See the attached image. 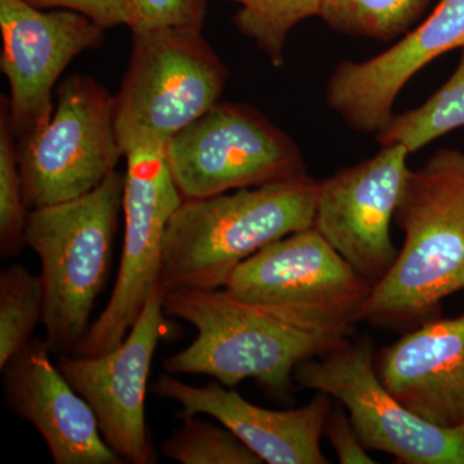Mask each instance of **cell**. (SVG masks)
I'll use <instances>...</instances> for the list:
<instances>
[{
	"mask_svg": "<svg viewBox=\"0 0 464 464\" xmlns=\"http://www.w3.org/2000/svg\"><path fill=\"white\" fill-rule=\"evenodd\" d=\"M463 48L464 0H440L422 24L389 50L335 67L326 83V105L353 130L378 134L393 118L406 83L436 58Z\"/></svg>",
	"mask_w": 464,
	"mask_h": 464,
	"instance_id": "14",
	"label": "cell"
},
{
	"mask_svg": "<svg viewBox=\"0 0 464 464\" xmlns=\"http://www.w3.org/2000/svg\"><path fill=\"white\" fill-rule=\"evenodd\" d=\"M125 159L121 267L108 306L75 350L79 356L103 355L127 337L159 285L164 235L183 201L168 167L166 148L133 149Z\"/></svg>",
	"mask_w": 464,
	"mask_h": 464,
	"instance_id": "9",
	"label": "cell"
},
{
	"mask_svg": "<svg viewBox=\"0 0 464 464\" xmlns=\"http://www.w3.org/2000/svg\"><path fill=\"white\" fill-rule=\"evenodd\" d=\"M29 208L24 197L18 166L17 143L12 132L9 103L0 99V252L16 257L25 248V227Z\"/></svg>",
	"mask_w": 464,
	"mask_h": 464,
	"instance_id": "23",
	"label": "cell"
},
{
	"mask_svg": "<svg viewBox=\"0 0 464 464\" xmlns=\"http://www.w3.org/2000/svg\"><path fill=\"white\" fill-rule=\"evenodd\" d=\"M105 32L79 12L0 0V69L11 91L9 118L17 145L50 121L58 78L79 54L101 47Z\"/></svg>",
	"mask_w": 464,
	"mask_h": 464,
	"instance_id": "10",
	"label": "cell"
},
{
	"mask_svg": "<svg viewBox=\"0 0 464 464\" xmlns=\"http://www.w3.org/2000/svg\"><path fill=\"white\" fill-rule=\"evenodd\" d=\"M124 185L125 173L115 170L78 199L29 210L25 240L41 259L43 325L52 353H74L90 329L111 265Z\"/></svg>",
	"mask_w": 464,
	"mask_h": 464,
	"instance_id": "4",
	"label": "cell"
},
{
	"mask_svg": "<svg viewBox=\"0 0 464 464\" xmlns=\"http://www.w3.org/2000/svg\"><path fill=\"white\" fill-rule=\"evenodd\" d=\"M237 3L234 24L241 35L264 52L275 67L285 63L290 30L322 14L323 0H227Z\"/></svg>",
	"mask_w": 464,
	"mask_h": 464,
	"instance_id": "21",
	"label": "cell"
},
{
	"mask_svg": "<svg viewBox=\"0 0 464 464\" xmlns=\"http://www.w3.org/2000/svg\"><path fill=\"white\" fill-rule=\"evenodd\" d=\"M164 313L197 329L185 350L164 362L170 374H203L235 389L256 380L271 392L290 389L301 362L340 346L355 324L304 308L248 301L221 289H177Z\"/></svg>",
	"mask_w": 464,
	"mask_h": 464,
	"instance_id": "1",
	"label": "cell"
},
{
	"mask_svg": "<svg viewBox=\"0 0 464 464\" xmlns=\"http://www.w3.org/2000/svg\"><path fill=\"white\" fill-rule=\"evenodd\" d=\"M463 127L464 48L450 78L422 105L393 115L386 128L377 134V141L381 146L399 143L411 154Z\"/></svg>",
	"mask_w": 464,
	"mask_h": 464,
	"instance_id": "18",
	"label": "cell"
},
{
	"mask_svg": "<svg viewBox=\"0 0 464 464\" xmlns=\"http://www.w3.org/2000/svg\"><path fill=\"white\" fill-rule=\"evenodd\" d=\"M293 381L337 400L369 451L401 464H464V429H441L405 408L378 377L368 335L301 362Z\"/></svg>",
	"mask_w": 464,
	"mask_h": 464,
	"instance_id": "8",
	"label": "cell"
},
{
	"mask_svg": "<svg viewBox=\"0 0 464 464\" xmlns=\"http://www.w3.org/2000/svg\"><path fill=\"white\" fill-rule=\"evenodd\" d=\"M160 399L181 406L179 418L209 415L230 430L243 444L267 464H328L322 436L331 413V396L316 392L306 405L273 411L252 404L218 381L191 386L172 374H161L152 384Z\"/></svg>",
	"mask_w": 464,
	"mask_h": 464,
	"instance_id": "15",
	"label": "cell"
},
{
	"mask_svg": "<svg viewBox=\"0 0 464 464\" xmlns=\"http://www.w3.org/2000/svg\"><path fill=\"white\" fill-rule=\"evenodd\" d=\"M164 456L179 464H262L261 459L224 424L197 417L183 418L161 447Z\"/></svg>",
	"mask_w": 464,
	"mask_h": 464,
	"instance_id": "22",
	"label": "cell"
},
{
	"mask_svg": "<svg viewBox=\"0 0 464 464\" xmlns=\"http://www.w3.org/2000/svg\"><path fill=\"white\" fill-rule=\"evenodd\" d=\"M50 121L17 145L29 209L78 199L125 158L115 124V96L90 75L72 74L56 91Z\"/></svg>",
	"mask_w": 464,
	"mask_h": 464,
	"instance_id": "6",
	"label": "cell"
},
{
	"mask_svg": "<svg viewBox=\"0 0 464 464\" xmlns=\"http://www.w3.org/2000/svg\"><path fill=\"white\" fill-rule=\"evenodd\" d=\"M183 199L295 179L306 172L297 142L255 106L218 101L168 142Z\"/></svg>",
	"mask_w": 464,
	"mask_h": 464,
	"instance_id": "7",
	"label": "cell"
},
{
	"mask_svg": "<svg viewBox=\"0 0 464 464\" xmlns=\"http://www.w3.org/2000/svg\"><path fill=\"white\" fill-rule=\"evenodd\" d=\"M432 0H323L324 23L350 36L391 42L405 35Z\"/></svg>",
	"mask_w": 464,
	"mask_h": 464,
	"instance_id": "19",
	"label": "cell"
},
{
	"mask_svg": "<svg viewBox=\"0 0 464 464\" xmlns=\"http://www.w3.org/2000/svg\"><path fill=\"white\" fill-rule=\"evenodd\" d=\"M324 435L331 441L341 464L377 463L357 435L350 415L343 406H333L324 426Z\"/></svg>",
	"mask_w": 464,
	"mask_h": 464,
	"instance_id": "26",
	"label": "cell"
},
{
	"mask_svg": "<svg viewBox=\"0 0 464 464\" xmlns=\"http://www.w3.org/2000/svg\"><path fill=\"white\" fill-rule=\"evenodd\" d=\"M248 301L362 322L373 286L314 227L274 241L244 261L224 286Z\"/></svg>",
	"mask_w": 464,
	"mask_h": 464,
	"instance_id": "13",
	"label": "cell"
},
{
	"mask_svg": "<svg viewBox=\"0 0 464 464\" xmlns=\"http://www.w3.org/2000/svg\"><path fill=\"white\" fill-rule=\"evenodd\" d=\"M166 292L152 290L123 342L100 356L61 355L57 366L91 406L101 435L124 462H154L145 414L151 362L164 334Z\"/></svg>",
	"mask_w": 464,
	"mask_h": 464,
	"instance_id": "12",
	"label": "cell"
},
{
	"mask_svg": "<svg viewBox=\"0 0 464 464\" xmlns=\"http://www.w3.org/2000/svg\"><path fill=\"white\" fill-rule=\"evenodd\" d=\"M320 181L314 226L372 286L389 274L399 250L391 222L411 168L399 143Z\"/></svg>",
	"mask_w": 464,
	"mask_h": 464,
	"instance_id": "11",
	"label": "cell"
},
{
	"mask_svg": "<svg viewBox=\"0 0 464 464\" xmlns=\"http://www.w3.org/2000/svg\"><path fill=\"white\" fill-rule=\"evenodd\" d=\"M132 33L158 27L199 30L206 23L208 0H132Z\"/></svg>",
	"mask_w": 464,
	"mask_h": 464,
	"instance_id": "24",
	"label": "cell"
},
{
	"mask_svg": "<svg viewBox=\"0 0 464 464\" xmlns=\"http://www.w3.org/2000/svg\"><path fill=\"white\" fill-rule=\"evenodd\" d=\"M133 34L130 63L115 96L124 154L167 148L221 99L228 70L199 30L158 27Z\"/></svg>",
	"mask_w": 464,
	"mask_h": 464,
	"instance_id": "5",
	"label": "cell"
},
{
	"mask_svg": "<svg viewBox=\"0 0 464 464\" xmlns=\"http://www.w3.org/2000/svg\"><path fill=\"white\" fill-rule=\"evenodd\" d=\"M320 181L295 179L183 199L167 226L159 285L221 289L244 261L274 241L313 227Z\"/></svg>",
	"mask_w": 464,
	"mask_h": 464,
	"instance_id": "3",
	"label": "cell"
},
{
	"mask_svg": "<svg viewBox=\"0 0 464 464\" xmlns=\"http://www.w3.org/2000/svg\"><path fill=\"white\" fill-rule=\"evenodd\" d=\"M45 340H32L3 369L9 408L41 433L56 464H121L96 415L52 362Z\"/></svg>",
	"mask_w": 464,
	"mask_h": 464,
	"instance_id": "16",
	"label": "cell"
},
{
	"mask_svg": "<svg viewBox=\"0 0 464 464\" xmlns=\"http://www.w3.org/2000/svg\"><path fill=\"white\" fill-rule=\"evenodd\" d=\"M42 9H70L90 17L103 29L132 25V0H25Z\"/></svg>",
	"mask_w": 464,
	"mask_h": 464,
	"instance_id": "25",
	"label": "cell"
},
{
	"mask_svg": "<svg viewBox=\"0 0 464 464\" xmlns=\"http://www.w3.org/2000/svg\"><path fill=\"white\" fill-rule=\"evenodd\" d=\"M395 221L404 244L372 289L362 322L406 333L439 317L442 301L464 290V151L438 150L409 170Z\"/></svg>",
	"mask_w": 464,
	"mask_h": 464,
	"instance_id": "2",
	"label": "cell"
},
{
	"mask_svg": "<svg viewBox=\"0 0 464 464\" xmlns=\"http://www.w3.org/2000/svg\"><path fill=\"white\" fill-rule=\"evenodd\" d=\"M44 316L42 276L23 265H12L0 274V369L33 340Z\"/></svg>",
	"mask_w": 464,
	"mask_h": 464,
	"instance_id": "20",
	"label": "cell"
},
{
	"mask_svg": "<svg viewBox=\"0 0 464 464\" xmlns=\"http://www.w3.org/2000/svg\"><path fill=\"white\" fill-rule=\"evenodd\" d=\"M375 371L387 390L426 422L464 429V314L402 333L375 353Z\"/></svg>",
	"mask_w": 464,
	"mask_h": 464,
	"instance_id": "17",
	"label": "cell"
}]
</instances>
